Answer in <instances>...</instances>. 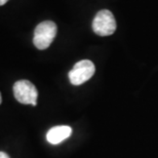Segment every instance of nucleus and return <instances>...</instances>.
<instances>
[{
	"mask_svg": "<svg viewBox=\"0 0 158 158\" xmlns=\"http://www.w3.org/2000/svg\"><path fill=\"white\" fill-rule=\"evenodd\" d=\"M72 134V128L68 125H59L50 128L46 134V140L52 145H58L68 139Z\"/></svg>",
	"mask_w": 158,
	"mask_h": 158,
	"instance_id": "5",
	"label": "nucleus"
},
{
	"mask_svg": "<svg viewBox=\"0 0 158 158\" xmlns=\"http://www.w3.org/2000/svg\"><path fill=\"white\" fill-rule=\"evenodd\" d=\"M56 25L52 21H44L40 23L34 31V45L40 50L46 49L52 43L56 35Z\"/></svg>",
	"mask_w": 158,
	"mask_h": 158,
	"instance_id": "1",
	"label": "nucleus"
},
{
	"mask_svg": "<svg viewBox=\"0 0 158 158\" xmlns=\"http://www.w3.org/2000/svg\"><path fill=\"white\" fill-rule=\"evenodd\" d=\"M0 158H9V156L5 152H1L0 151Z\"/></svg>",
	"mask_w": 158,
	"mask_h": 158,
	"instance_id": "6",
	"label": "nucleus"
},
{
	"mask_svg": "<svg viewBox=\"0 0 158 158\" xmlns=\"http://www.w3.org/2000/svg\"><path fill=\"white\" fill-rule=\"evenodd\" d=\"M7 1H8V0H0V6H1V5H4Z\"/></svg>",
	"mask_w": 158,
	"mask_h": 158,
	"instance_id": "7",
	"label": "nucleus"
},
{
	"mask_svg": "<svg viewBox=\"0 0 158 158\" xmlns=\"http://www.w3.org/2000/svg\"><path fill=\"white\" fill-rule=\"evenodd\" d=\"M2 102V98H1V94H0V104H1Z\"/></svg>",
	"mask_w": 158,
	"mask_h": 158,
	"instance_id": "8",
	"label": "nucleus"
},
{
	"mask_svg": "<svg viewBox=\"0 0 158 158\" xmlns=\"http://www.w3.org/2000/svg\"><path fill=\"white\" fill-rule=\"evenodd\" d=\"M14 94L18 102L25 105H37V91L35 85L28 80H19L14 84Z\"/></svg>",
	"mask_w": 158,
	"mask_h": 158,
	"instance_id": "3",
	"label": "nucleus"
},
{
	"mask_svg": "<svg viewBox=\"0 0 158 158\" xmlns=\"http://www.w3.org/2000/svg\"><path fill=\"white\" fill-rule=\"evenodd\" d=\"M96 68L89 60H82L76 63L69 72V80L73 85H81L94 76Z\"/></svg>",
	"mask_w": 158,
	"mask_h": 158,
	"instance_id": "4",
	"label": "nucleus"
},
{
	"mask_svg": "<svg viewBox=\"0 0 158 158\" xmlns=\"http://www.w3.org/2000/svg\"><path fill=\"white\" fill-rule=\"evenodd\" d=\"M93 30L99 36L112 35L116 30V21L108 9L100 10L93 21Z\"/></svg>",
	"mask_w": 158,
	"mask_h": 158,
	"instance_id": "2",
	"label": "nucleus"
}]
</instances>
